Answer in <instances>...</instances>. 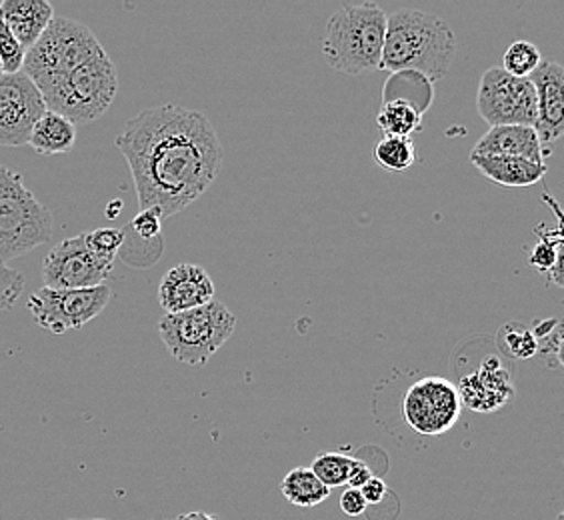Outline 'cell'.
<instances>
[{
  "mask_svg": "<svg viewBox=\"0 0 564 520\" xmlns=\"http://www.w3.org/2000/svg\"><path fill=\"white\" fill-rule=\"evenodd\" d=\"M115 144L131 166L141 210L156 208L163 218L205 195L223 164V144L207 115L174 105L141 110Z\"/></svg>",
  "mask_w": 564,
  "mask_h": 520,
  "instance_id": "obj_1",
  "label": "cell"
},
{
  "mask_svg": "<svg viewBox=\"0 0 564 520\" xmlns=\"http://www.w3.org/2000/svg\"><path fill=\"white\" fill-rule=\"evenodd\" d=\"M455 55L456 36L443 17L416 9L387 17L380 71L414 73L433 85L448 75Z\"/></svg>",
  "mask_w": 564,
  "mask_h": 520,
  "instance_id": "obj_2",
  "label": "cell"
},
{
  "mask_svg": "<svg viewBox=\"0 0 564 520\" xmlns=\"http://www.w3.org/2000/svg\"><path fill=\"white\" fill-rule=\"evenodd\" d=\"M384 34L387 12L377 2H348L328 19L323 56L330 68L345 75L380 71Z\"/></svg>",
  "mask_w": 564,
  "mask_h": 520,
  "instance_id": "obj_3",
  "label": "cell"
},
{
  "mask_svg": "<svg viewBox=\"0 0 564 520\" xmlns=\"http://www.w3.org/2000/svg\"><path fill=\"white\" fill-rule=\"evenodd\" d=\"M53 230L51 210L24 186L22 174L0 164V264L43 247Z\"/></svg>",
  "mask_w": 564,
  "mask_h": 520,
  "instance_id": "obj_4",
  "label": "cell"
},
{
  "mask_svg": "<svg viewBox=\"0 0 564 520\" xmlns=\"http://www.w3.org/2000/svg\"><path fill=\"white\" fill-rule=\"evenodd\" d=\"M100 55H105V48L88 26L66 17H55L33 48L26 51L22 73L44 93L63 76Z\"/></svg>",
  "mask_w": 564,
  "mask_h": 520,
  "instance_id": "obj_5",
  "label": "cell"
},
{
  "mask_svg": "<svg viewBox=\"0 0 564 520\" xmlns=\"http://www.w3.org/2000/svg\"><path fill=\"white\" fill-rule=\"evenodd\" d=\"M237 318L227 304L210 301L193 311L164 315L159 335L171 357L188 367H203L235 335Z\"/></svg>",
  "mask_w": 564,
  "mask_h": 520,
  "instance_id": "obj_6",
  "label": "cell"
},
{
  "mask_svg": "<svg viewBox=\"0 0 564 520\" xmlns=\"http://www.w3.org/2000/svg\"><path fill=\"white\" fill-rule=\"evenodd\" d=\"M117 90V66L105 53L88 61L87 65L78 66L70 75L63 76L41 95L46 110H53L73 124H88L109 110Z\"/></svg>",
  "mask_w": 564,
  "mask_h": 520,
  "instance_id": "obj_7",
  "label": "cell"
},
{
  "mask_svg": "<svg viewBox=\"0 0 564 520\" xmlns=\"http://www.w3.org/2000/svg\"><path fill=\"white\" fill-rule=\"evenodd\" d=\"M110 299L109 284L73 291L43 286L31 294L26 308L36 325L53 335H65L66 331H78L95 321L107 308Z\"/></svg>",
  "mask_w": 564,
  "mask_h": 520,
  "instance_id": "obj_8",
  "label": "cell"
},
{
  "mask_svg": "<svg viewBox=\"0 0 564 520\" xmlns=\"http://www.w3.org/2000/svg\"><path fill=\"white\" fill-rule=\"evenodd\" d=\"M478 115L490 127H532L536 122V90L529 78H514L500 66L489 68L478 85Z\"/></svg>",
  "mask_w": 564,
  "mask_h": 520,
  "instance_id": "obj_9",
  "label": "cell"
},
{
  "mask_svg": "<svg viewBox=\"0 0 564 520\" xmlns=\"http://www.w3.org/2000/svg\"><path fill=\"white\" fill-rule=\"evenodd\" d=\"M402 419L414 433L441 436L458 423L463 402L456 384L443 377H424L402 397Z\"/></svg>",
  "mask_w": 564,
  "mask_h": 520,
  "instance_id": "obj_10",
  "label": "cell"
},
{
  "mask_svg": "<svg viewBox=\"0 0 564 520\" xmlns=\"http://www.w3.org/2000/svg\"><path fill=\"white\" fill-rule=\"evenodd\" d=\"M115 260L97 257L88 249L85 235L63 240L43 260L44 286L48 289H93L107 284Z\"/></svg>",
  "mask_w": 564,
  "mask_h": 520,
  "instance_id": "obj_11",
  "label": "cell"
},
{
  "mask_svg": "<svg viewBox=\"0 0 564 520\" xmlns=\"http://www.w3.org/2000/svg\"><path fill=\"white\" fill-rule=\"evenodd\" d=\"M44 112L43 95L29 76L0 75V147L29 144L34 124Z\"/></svg>",
  "mask_w": 564,
  "mask_h": 520,
  "instance_id": "obj_12",
  "label": "cell"
},
{
  "mask_svg": "<svg viewBox=\"0 0 564 520\" xmlns=\"http://www.w3.org/2000/svg\"><path fill=\"white\" fill-rule=\"evenodd\" d=\"M463 407L473 412L490 414L507 407L514 397L509 367L499 357H487L480 367L465 375L456 384Z\"/></svg>",
  "mask_w": 564,
  "mask_h": 520,
  "instance_id": "obj_13",
  "label": "cell"
},
{
  "mask_svg": "<svg viewBox=\"0 0 564 520\" xmlns=\"http://www.w3.org/2000/svg\"><path fill=\"white\" fill-rule=\"evenodd\" d=\"M536 90V122L534 132L539 141L553 144L564 132V68L553 61H543L532 73L531 78Z\"/></svg>",
  "mask_w": 564,
  "mask_h": 520,
  "instance_id": "obj_14",
  "label": "cell"
},
{
  "mask_svg": "<svg viewBox=\"0 0 564 520\" xmlns=\"http://www.w3.org/2000/svg\"><path fill=\"white\" fill-rule=\"evenodd\" d=\"M215 301V284L198 264H176L159 284V303L166 315L193 311Z\"/></svg>",
  "mask_w": 564,
  "mask_h": 520,
  "instance_id": "obj_15",
  "label": "cell"
},
{
  "mask_svg": "<svg viewBox=\"0 0 564 520\" xmlns=\"http://www.w3.org/2000/svg\"><path fill=\"white\" fill-rule=\"evenodd\" d=\"M551 149L543 147L532 127H490L470 154L485 156H517L531 163L544 164Z\"/></svg>",
  "mask_w": 564,
  "mask_h": 520,
  "instance_id": "obj_16",
  "label": "cell"
},
{
  "mask_svg": "<svg viewBox=\"0 0 564 520\" xmlns=\"http://www.w3.org/2000/svg\"><path fill=\"white\" fill-rule=\"evenodd\" d=\"M0 14L24 51H31L55 19V9L46 0H4Z\"/></svg>",
  "mask_w": 564,
  "mask_h": 520,
  "instance_id": "obj_17",
  "label": "cell"
},
{
  "mask_svg": "<svg viewBox=\"0 0 564 520\" xmlns=\"http://www.w3.org/2000/svg\"><path fill=\"white\" fill-rule=\"evenodd\" d=\"M470 163L475 164L478 171L492 183L510 186V188L536 185L543 181L544 174L549 173L546 163H531L527 159H517V156L470 154Z\"/></svg>",
  "mask_w": 564,
  "mask_h": 520,
  "instance_id": "obj_18",
  "label": "cell"
},
{
  "mask_svg": "<svg viewBox=\"0 0 564 520\" xmlns=\"http://www.w3.org/2000/svg\"><path fill=\"white\" fill-rule=\"evenodd\" d=\"M29 144L39 154H66L73 151L76 144V124L70 120L46 110L41 119L36 120Z\"/></svg>",
  "mask_w": 564,
  "mask_h": 520,
  "instance_id": "obj_19",
  "label": "cell"
},
{
  "mask_svg": "<svg viewBox=\"0 0 564 520\" xmlns=\"http://www.w3.org/2000/svg\"><path fill=\"white\" fill-rule=\"evenodd\" d=\"M281 492L286 502H291L294 507H301V509L318 507L330 497V490L316 478L311 466L293 468L286 477L282 478Z\"/></svg>",
  "mask_w": 564,
  "mask_h": 520,
  "instance_id": "obj_20",
  "label": "cell"
},
{
  "mask_svg": "<svg viewBox=\"0 0 564 520\" xmlns=\"http://www.w3.org/2000/svg\"><path fill=\"white\" fill-rule=\"evenodd\" d=\"M377 124L384 137H401L411 139L414 132L423 130V112L402 98L382 100Z\"/></svg>",
  "mask_w": 564,
  "mask_h": 520,
  "instance_id": "obj_21",
  "label": "cell"
},
{
  "mask_svg": "<svg viewBox=\"0 0 564 520\" xmlns=\"http://www.w3.org/2000/svg\"><path fill=\"white\" fill-rule=\"evenodd\" d=\"M375 161L384 171L404 173L416 161V149L413 139L401 137H382L375 147Z\"/></svg>",
  "mask_w": 564,
  "mask_h": 520,
  "instance_id": "obj_22",
  "label": "cell"
},
{
  "mask_svg": "<svg viewBox=\"0 0 564 520\" xmlns=\"http://www.w3.org/2000/svg\"><path fill=\"white\" fill-rule=\"evenodd\" d=\"M497 347L505 357L514 360H527L536 355V338L532 335V328L521 323H507L500 326L497 333Z\"/></svg>",
  "mask_w": 564,
  "mask_h": 520,
  "instance_id": "obj_23",
  "label": "cell"
},
{
  "mask_svg": "<svg viewBox=\"0 0 564 520\" xmlns=\"http://www.w3.org/2000/svg\"><path fill=\"white\" fill-rule=\"evenodd\" d=\"M532 335L536 338V355L543 357L544 362L553 369L563 367V325L556 318L539 321Z\"/></svg>",
  "mask_w": 564,
  "mask_h": 520,
  "instance_id": "obj_24",
  "label": "cell"
},
{
  "mask_svg": "<svg viewBox=\"0 0 564 520\" xmlns=\"http://www.w3.org/2000/svg\"><path fill=\"white\" fill-rule=\"evenodd\" d=\"M543 63V56L536 44L517 41L510 44L502 56V71L514 78H531L532 73Z\"/></svg>",
  "mask_w": 564,
  "mask_h": 520,
  "instance_id": "obj_25",
  "label": "cell"
},
{
  "mask_svg": "<svg viewBox=\"0 0 564 520\" xmlns=\"http://www.w3.org/2000/svg\"><path fill=\"white\" fill-rule=\"evenodd\" d=\"M355 456L343 455V453H321L313 461L311 470L315 473L316 478L325 485L328 490L333 488L345 487L350 475Z\"/></svg>",
  "mask_w": 564,
  "mask_h": 520,
  "instance_id": "obj_26",
  "label": "cell"
},
{
  "mask_svg": "<svg viewBox=\"0 0 564 520\" xmlns=\"http://www.w3.org/2000/svg\"><path fill=\"white\" fill-rule=\"evenodd\" d=\"M561 247H563V235L558 232L554 239H551V232L546 237H541V242L534 247L531 252V267L536 271L549 272L553 274V281L556 284H563L561 279Z\"/></svg>",
  "mask_w": 564,
  "mask_h": 520,
  "instance_id": "obj_27",
  "label": "cell"
},
{
  "mask_svg": "<svg viewBox=\"0 0 564 520\" xmlns=\"http://www.w3.org/2000/svg\"><path fill=\"white\" fill-rule=\"evenodd\" d=\"M24 56H26V51L14 39V34L11 33V29L7 26V22L0 14V66H2V75L22 73Z\"/></svg>",
  "mask_w": 564,
  "mask_h": 520,
  "instance_id": "obj_28",
  "label": "cell"
},
{
  "mask_svg": "<svg viewBox=\"0 0 564 520\" xmlns=\"http://www.w3.org/2000/svg\"><path fill=\"white\" fill-rule=\"evenodd\" d=\"M85 242L97 257L115 260L119 250L122 249V245H124V230H120V228H97V230L85 235Z\"/></svg>",
  "mask_w": 564,
  "mask_h": 520,
  "instance_id": "obj_29",
  "label": "cell"
},
{
  "mask_svg": "<svg viewBox=\"0 0 564 520\" xmlns=\"http://www.w3.org/2000/svg\"><path fill=\"white\" fill-rule=\"evenodd\" d=\"M163 215L156 208H147V210H139V215L132 218L129 225V232H134L137 239L144 240V242H156L163 245Z\"/></svg>",
  "mask_w": 564,
  "mask_h": 520,
  "instance_id": "obj_30",
  "label": "cell"
},
{
  "mask_svg": "<svg viewBox=\"0 0 564 520\" xmlns=\"http://www.w3.org/2000/svg\"><path fill=\"white\" fill-rule=\"evenodd\" d=\"M24 291V277L9 264H0V313L11 311Z\"/></svg>",
  "mask_w": 564,
  "mask_h": 520,
  "instance_id": "obj_31",
  "label": "cell"
},
{
  "mask_svg": "<svg viewBox=\"0 0 564 520\" xmlns=\"http://www.w3.org/2000/svg\"><path fill=\"white\" fill-rule=\"evenodd\" d=\"M367 500L362 497V492L358 488H347L343 495H340V510L347 514V517H360L367 512Z\"/></svg>",
  "mask_w": 564,
  "mask_h": 520,
  "instance_id": "obj_32",
  "label": "cell"
},
{
  "mask_svg": "<svg viewBox=\"0 0 564 520\" xmlns=\"http://www.w3.org/2000/svg\"><path fill=\"white\" fill-rule=\"evenodd\" d=\"M372 477H375V475H372V468H370L365 461L352 458L350 475H348V488H358V490H360Z\"/></svg>",
  "mask_w": 564,
  "mask_h": 520,
  "instance_id": "obj_33",
  "label": "cell"
},
{
  "mask_svg": "<svg viewBox=\"0 0 564 520\" xmlns=\"http://www.w3.org/2000/svg\"><path fill=\"white\" fill-rule=\"evenodd\" d=\"M387 485H384V480L379 477L370 478L369 483L365 485V487L360 488V492H362V497L367 500V505H379L387 497Z\"/></svg>",
  "mask_w": 564,
  "mask_h": 520,
  "instance_id": "obj_34",
  "label": "cell"
},
{
  "mask_svg": "<svg viewBox=\"0 0 564 520\" xmlns=\"http://www.w3.org/2000/svg\"><path fill=\"white\" fill-rule=\"evenodd\" d=\"M174 520H218L213 517V514H208V512H203V510H196V512H186V514H181V517H176Z\"/></svg>",
  "mask_w": 564,
  "mask_h": 520,
  "instance_id": "obj_35",
  "label": "cell"
},
{
  "mask_svg": "<svg viewBox=\"0 0 564 520\" xmlns=\"http://www.w3.org/2000/svg\"><path fill=\"white\" fill-rule=\"evenodd\" d=\"M120 208H122V203H120V201H112V203H109V206H107V217H109V218L119 217Z\"/></svg>",
  "mask_w": 564,
  "mask_h": 520,
  "instance_id": "obj_36",
  "label": "cell"
},
{
  "mask_svg": "<svg viewBox=\"0 0 564 520\" xmlns=\"http://www.w3.org/2000/svg\"><path fill=\"white\" fill-rule=\"evenodd\" d=\"M68 520H107V519H68Z\"/></svg>",
  "mask_w": 564,
  "mask_h": 520,
  "instance_id": "obj_37",
  "label": "cell"
},
{
  "mask_svg": "<svg viewBox=\"0 0 564 520\" xmlns=\"http://www.w3.org/2000/svg\"><path fill=\"white\" fill-rule=\"evenodd\" d=\"M0 75H2V66H0Z\"/></svg>",
  "mask_w": 564,
  "mask_h": 520,
  "instance_id": "obj_38",
  "label": "cell"
}]
</instances>
